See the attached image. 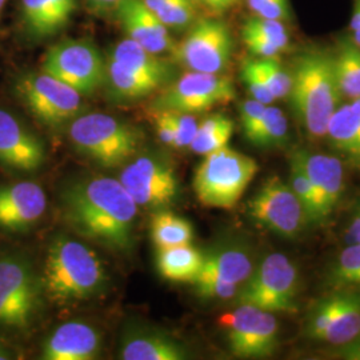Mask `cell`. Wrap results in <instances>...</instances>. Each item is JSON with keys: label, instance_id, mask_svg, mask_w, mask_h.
I'll return each mask as SVG.
<instances>
[{"label": "cell", "instance_id": "6da1fadb", "mask_svg": "<svg viewBox=\"0 0 360 360\" xmlns=\"http://www.w3.org/2000/svg\"><path fill=\"white\" fill-rule=\"evenodd\" d=\"M62 208L67 223L79 235L120 251L134 245L138 205L120 180H77L62 195Z\"/></svg>", "mask_w": 360, "mask_h": 360}, {"label": "cell", "instance_id": "7a4b0ae2", "mask_svg": "<svg viewBox=\"0 0 360 360\" xmlns=\"http://www.w3.org/2000/svg\"><path fill=\"white\" fill-rule=\"evenodd\" d=\"M291 103L303 127L314 138L326 136L342 94L335 77L333 55L321 50L303 52L291 72Z\"/></svg>", "mask_w": 360, "mask_h": 360}, {"label": "cell", "instance_id": "3957f363", "mask_svg": "<svg viewBox=\"0 0 360 360\" xmlns=\"http://www.w3.org/2000/svg\"><path fill=\"white\" fill-rule=\"evenodd\" d=\"M41 282L53 303L68 304L96 295L107 282V274L90 247L59 238L49 250Z\"/></svg>", "mask_w": 360, "mask_h": 360}, {"label": "cell", "instance_id": "277c9868", "mask_svg": "<svg viewBox=\"0 0 360 360\" xmlns=\"http://www.w3.org/2000/svg\"><path fill=\"white\" fill-rule=\"evenodd\" d=\"M259 171L257 160L229 146L205 155L195 171L193 191L203 206L230 210Z\"/></svg>", "mask_w": 360, "mask_h": 360}, {"label": "cell", "instance_id": "5b68a950", "mask_svg": "<svg viewBox=\"0 0 360 360\" xmlns=\"http://www.w3.org/2000/svg\"><path fill=\"white\" fill-rule=\"evenodd\" d=\"M70 138L80 154L102 167H119L138 153L141 134L114 116L86 114L72 120Z\"/></svg>", "mask_w": 360, "mask_h": 360}, {"label": "cell", "instance_id": "8992f818", "mask_svg": "<svg viewBox=\"0 0 360 360\" xmlns=\"http://www.w3.org/2000/svg\"><path fill=\"white\" fill-rule=\"evenodd\" d=\"M13 89L30 114L47 127L63 126L84 108L83 95L43 71L20 75Z\"/></svg>", "mask_w": 360, "mask_h": 360}, {"label": "cell", "instance_id": "52a82bcc", "mask_svg": "<svg viewBox=\"0 0 360 360\" xmlns=\"http://www.w3.org/2000/svg\"><path fill=\"white\" fill-rule=\"evenodd\" d=\"M297 270L295 264L283 254H271L264 257L257 270L238 292L236 302L269 312H290L296 309Z\"/></svg>", "mask_w": 360, "mask_h": 360}, {"label": "cell", "instance_id": "ba28073f", "mask_svg": "<svg viewBox=\"0 0 360 360\" xmlns=\"http://www.w3.org/2000/svg\"><path fill=\"white\" fill-rule=\"evenodd\" d=\"M41 71L80 95H92L107 80V65L102 53L84 40H65L52 46L43 58Z\"/></svg>", "mask_w": 360, "mask_h": 360}, {"label": "cell", "instance_id": "9c48e42d", "mask_svg": "<svg viewBox=\"0 0 360 360\" xmlns=\"http://www.w3.org/2000/svg\"><path fill=\"white\" fill-rule=\"evenodd\" d=\"M235 96L236 91L231 79L220 74L190 71L160 92L153 108L156 111L198 114L219 104L230 103Z\"/></svg>", "mask_w": 360, "mask_h": 360}, {"label": "cell", "instance_id": "30bf717a", "mask_svg": "<svg viewBox=\"0 0 360 360\" xmlns=\"http://www.w3.org/2000/svg\"><path fill=\"white\" fill-rule=\"evenodd\" d=\"M233 40L227 25L219 19L198 20L174 47L175 59L188 71L221 74L230 63Z\"/></svg>", "mask_w": 360, "mask_h": 360}, {"label": "cell", "instance_id": "8fae6325", "mask_svg": "<svg viewBox=\"0 0 360 360\" xmlns=\"http://www.w3.org/2000/svg\"><path fill=\"white\" fill-rule=\"evenodd\" d=\"M229 347L238 358H266L278 347L279 324L272 312L239 304L220 318Z\"/></svg>", "mask_w": 360, "mask_h": 360}, {"label": "cell", "instance_id": "7c38bea8", "mask_svg": "<svg viewBox=\"0 0 360 360\" xmlns=\"http://www.w3.org/2000/svg\"><path fill=\"white\" fill-rule=\"evenodd\" d=\"M250 217L283 238H296L307 223L306 212L295 193L278 176L263 183L248 202Z\"/></svg>", "mask_w": 360, "mask_h": 360}, {"label": "cell", "instance_id": "4fadbf2b", "mask_svg": "<svg viewBox=\"0 0 360 360\" xmlns=\"http://www.w3.org/2000/svg\"><path fill=\"white\" fill-rule=\"evenodd\" d=\"M120 183L129 191L138 207L165 210L179 195V181L166 160L141 156L123 168Z\"/></svg>", "mask_w": 360, "mask_h": 360}, {"label": "cell", "instance_id": "5bb4252c", "mask_svg": "<svg viewBox=\"0 0 360 360\" xmlns=\"http://www.w3.org/2000/svg\"><path fill=\"white\" fill-rule=\"evenodd\" d=\"M39 287L30 263L18 257L0 259V323L22 328L38 306Z\"/></svg>", "mask_w": 360, "mask_h": 360}, {"label": "cell", "instance_id": "9a60e30c", "mask_svg": "<svg viewBox=\"0 0 360 360\" xmlns=\"http://www.w3.org/2000/svg\"><path fill=\"white\" fill-rule=\"evenodd\" d=\"M46 162V150L38 136L8 111L0 110V165L20 171H35Z\"/></svg>", "mask_w": 360, "mask_h": 360}, {"label": "cell", "instance_id": "2e32d148", "mask_svg": "<svg viewBox=\"0 0 360 360\" xmlns=\"http://www.w3.org/2000/svg\"><path fill=\"white\" fill-rule=\"evenodd\" d=\"M47 196L35 181H16L0 186V229L26 231L41 218Z\"/></svg>", "mask_w": 360, "mask_h": 360}, {"label": "cell", "instance_id": "e0dca14e", "mask_svg": "<svg viewBox=\"0 0 360 360\" xmlns=\"http://www.w3.org/2000/svg\"><path fill=\"white\" fill-rule=\"evenodd\" d=\"M115 10L127 38L155 55L174 50L175 43L169 35V30L143 0H120Z\"/></svg>", "mask_w": 360, "mask_h": 360}, {"label": "cell", "instance_id": "ac0fdd59", "mask_svg": "<svg viewBox=\"0 0 360 360\" xmlns=\"http://www.w3.org/2000/svg\"><path fill=\"white\" fill-rule=\"evenodd\" d=\"M292 158H295L311 181L319 199L323 218H328L345 190L342 162L331 155L311 154L306 150L295 151Z\"/></svg>", "mask_w": 360, "mask_h": 360}, {"label": "cell", "instance_id": "d6986e66", "mask_svg": "<svg viewBox=\"0 0 360 360\" xmlns=\"http://www.w3.org/2000/svg\"><path fill=\"white\" fill-rule=\"evenodd\" d=\"M102 349L101 334L87 323L72 321L59 326L41 348L44 360L96 359Z\"/></svg>", "mask_w": 360, "mask_h": 360}, {"label": "cell", "instance_id": "ffe728a7", "mask_svg": "<svg viewBox=\"0 0 360 360\" xmlns=\"http://www.w3.org/2000/svg\"><path fill=\"white\" fill-rule=\"evenodd\" d=\"M77 10V0H20V26L31 40L52 38L70 23Z\"/></svg>", "mask_w": 360, "mask_h": 360}, {"label": "cell", "instance_id": "44dd1931", "mask_svg": "<svg viewBox=\"0 0 360 360\" xmlns=\"http://www.w3.org/2000/svg\"><path fill=\"white\" fill-rule=\"evenodd\" d=\"M120 358L123 360H183L187 358V351L176 339L165 333L134 328L122 340Z\"/></svg>", "mask_w": 360, "mask_h": 360}, {"label": "cell", "instance_id": "7402d4cb", "mask_svg": "<svg viewBox=\"0 0 360 360\" xmlns=\"http://www.w3.org/2000/svg\"><path fill=\"white\" fill-rule=\"evenodd\" d=\"M326 135L339 154L360 167V98L335 110Z\"/></svg>", "mask_w": 360, "mask_h": 360}, {"label": "cell", "instance_id": "603a6c76", "mask_svg": "<svg viewBox=\"0 0 360 360\" xmlns=\"http://www.w3.org/2000/svg\"><path fill=\"white\" fill-rule=\"evenodd\" d=\"M205 255L190 245L158 250L156 267L163 279L175 283H193L203 267Z\"/></svg>", "mask_w": 360, "mask_h": 360}, {"label": "cell", "instance_id": "cb8c5ba5", "mask_svg": "<svg viewBox=\"0 0 360 360\" xmlns=\"http://www.w3.org/2000/svg\"><path fill=\"white\" fill-rule=\"evenodd\" d=\"M254 271L252 260L242 248L227 247L205 255L202 275H211L229 283H245ZM199 274V275H200Z\"/></svg>", "mask_w": 360, "mask_h": 360}, {"label": "cell", "instance_id": "d4e9b609", "mask_svg": "<svg viewBox=\"0 0 360 360\" xmlns=\"http://www.w3.org/2000/svg\"><path fill=\"white\" fill-rule=\"evenodd\" d=\"M110 58L135 72L154 77L162 84H166L172 77L171 65L166 60L158 58V55L153 52L147 51L141 44L129 38L116 44Z\"/></svg>", "mask_w": 360, "mask_h": 360}, {"label": "cell", "instance_id": "484cf974", "mask_svg": "<svg viewBox=\"0 0 360 360\" xmlns=\"http://www.w3.org/2000/svg\"><path fill=\"white\" fill-rule=\"evenodd\" d=\"M360 333V294H336V307L323 340L343 346Z\"/></svg>", "mask_w": 360, "mask_h": 360}, {"label": "cell", "instance_id": "4316f807", "mask_svg": "<svg viewBox=\"0 0 360 360\" xmlns=\"http://www.w3.org/2000/svg\"><path fill=\"white\" fill-rule=\"evenodd\" d=\"M107 79L116 96L129 101L144 98L163 86L154 77L135 72L112 58L107 63Z\"/></svg>", "mask_w": 360, "mask_h": 360}, {"label": "cell", "instance_id": "83f0119b", "mask_svg": "<svg viewBox=\"0 0 360 360\" xmlns=\"http://www.w3.org/2000/svg\"><path fill=\"white\" fill-rule=\"evenodd\" d=\"M151 239L158 250L190 245L193 239V224L187 219L165 210H159L151 219Z\"/></svg>", "mask_w": 360, "mask_h": 360}, {"label": "cell", "instance_id": "f1b7e54d", "mask_svg": "<svg viewBox=\"0 0 360 360\" xmlns=\"http://www.w3.org/2000/svg\"><path fill=\"white\" fill-rule=\"evenodd\" d=\"M335 77L342 96L349 101L360 98V47L352 40L340 43L335 55Z\"/></svg>", "mask_w": 360, "mask_h": 360}, {"label": "cell", "instance_id": "f546056e", "mask_svg": "<svg viewBox=\"0 0 360 360\" xmlns=\"http://www.w3.org/2000/svg\"><path fill=\"white\" fill-rule=\"evenodd\" d=\"M233 134V122L229 116L215 114L199 123L190 148L195 154L207 155L229 146Z\"/></svg>", "mask_w": 360, "mask_h": 360}, {"label": "cell", "instance_id": "4dcf8cb0", "mask_svg": "<svg viewBox=\"0 0 360 360\" xmlns=\"http://www.w3.org/2000/svg\"><path fill=\"white\" fill-rule=\"evenodd\" d=\"M288 135V120L283 111L269 104L257 127L245 138L257 147H276L283 144Z\"/></svg>", "mask_w": 360, "mask_h": 360}, {"label": "cell", "instance_id": "1f68e13d", "mask_svg": "<svg viewBox=\"0 0 360 360\" xmlns=\"http://www.w3.org/2000/svg\"><path fill=\"white\" fill-rule=\"evenodd\" d=\"M168 30H183L195 19L193 0H143Z\"/></svg>", "mask_w": 360, "mask_h": 360}, {"label": "cell", "instance_id": "d6a6232c", "mask_svg": "<svg viewBox=\"0 0 360 360\" xmlns=\"http://www.w3.org/2000/svg\"><path fill=\"white\" fill-rule=\"evenodd\" d=\"M290 187L295 193L299 202L306 212L307 221L311 223H319L323 221L322 208L319 205V199L315 193V190L311 184L306 172L303 171L302 166L296 162L295 158H291L290 165Z\"/></svg>", "mask_w": 360, "mask_h": 360}, {"label": "cell", "instance_id": "836d02e7", "mask_svg": "<svg viewBox=\"0 0 360 360\" xmlns=\"http://www.w3.org/2000/svg\"><path fill=\"white\" fill-rule=\"evenodd\" d=\"M330 283L336 287H360V243L348 245L335 260Z\"/></svg>", "mask_w": 360, "mask_h": 360}, {"label": "cell", "instance_id": "e575fe53", "mask_svg": "<svg viewBox=\"0 0 360 360\" xmlns=\"http://www.w3.org/2000/svg\"><path fill=\"white\" fill-rule=\"evenodd\" d=\"M254 62L275 101L287 98L291 91L292 77L284 70L278 58H259L254 59Z\"/></svg>", "mask_w": 360, "mask_h": 360}, {"label": "cell", "instance_id": "d590c367", "mask_svg": "<svg viewBox=\"0 0 360 360\" xmlns=\"http://www.w3.org/2000/svg\"><path fill=\"white\" fill-rule=\"evenodd\" d=\"M242 32L245 34H254L257 37L267 39L276 44L282 51L288 49L290 46V35L287 28L284 27L283 22L267 19L254 15L245 20V26L242 28Z\"/></svg>", "mask_w": 360, "mask_h": 360}, {"label": "cell", "instance_id": "8d00e7d4", "mask_svg": "<svg viewBox=\"0 0 360 360\" xmlns=\"http://www.w3.org/2000/svg\"><path fill=\"white\" fill-rule=\"evenodd\" d=\"M336 294L322 299L312 309L307 322V334L315 339H322L334 316Z\"/></svg>", "mask_w": 360, "mask_h": 360}, {"label": "cell", "instance_id": "74e56055", "mask_svg": "<svg viewBox=\"0 0 360 360\" xmlns=\"http://www.w3.org/2000/svg\"><path fill=\"white\" fill-rule=\"evenodd\" d=\"M171 122V126L175 135V148L190 147L198 131V120L193 114L178 112V111H165Z\"/></svg>", "mask_w": 360, "mask_h": 360}, {"label": "cell", "instance_id": "f35d334b", "mask_svg": "<svg viewBox=\"0 0 360 360\" xmlns=\"http://www.w3.org/2000/svg\"><path fill=\"white\" fill-rule=\"evenodd\" d=\"M242 79L245 82L247 90L251 94L252 99H255L260 103L267 104V105L275 101L274 95L271 94L270 89L267 87V84L264 82V79L260 75L254 59L245 60L243 65H242Z\"/></svg>", "mask_w": 360, "mask_h": 360}, {"label": "cell", "instance_id": "ab89813d", "mask_svg": "<svg viewBox=\"0 0 360 360\" xmlns=\"http://www.w3.org/2000/svg\"><path fill=\"white\" fill-rule=\"evenodd\" d=\"M193 284L199 295L210 297V299H231L239 292V285L224 282L211 275L200 274L193 281Z\"/></svg>", "mask_w": 360, "mask_h": 360}, {"label": "cell", "instance_id": "60d3db41", "mask_svg": "<svg viewBox=\"0 0 360 360\" xmlns=\"http://www.w3.org/2000/svg\"><path fill=\"white\" fill-rule=\"evenodd\" d=\"M252 13L279 22H285L291 16L290 0H247Z\"/></svg>", "mask_w": 360, "mask_h": 360}, {"label": "cell", "instance_id": "b9f144b4", "mask_svg": "<svg viewBox=\"0 0 360 360\" xmlns=\"http://www.w3.org/2000/svg\"><path fill=\"white\" fill-rule=\"evenodd\" d=\"M266 107L267 104L260 103L255 99H250L240 104L239 112H240V122H242L245 136L250 135L251 131L257 127V123L260 122L262 116L266 111Z\"/></svg>", "mask_w": 360, "mask_h": 360}, {"label": "cell", "instance_id": "7bdbcfd3", "mask_svg": "<svg viewBox=\"0 0 360 360\" xmlns=\"http://www.w3.org/2000/svg\"><path fill=\"white\" fill-rule=\"evenodd\" d=\"M247 49L257 58H278L282 50L270 40L257 37L254 34L242 32Z\"/></svg>", "mask_w": 360, "mask_h": 360}, {"label": "cell", "instance_id": "ee69618b", "mask_svg": "<svg viewBox=\"0 0 360 360\" xmlns=\"http://www.w3.org/2000/svg\"><path fill=\"white\" fill-rule=\"evenodd\" d=\"M156 129H158V135L159 139L165 144L175 147V135H174V129L171 126V122L168 119L167 114L165 111H158L156 115Z\"/></svg>", "mask_w": 360, "mask_h": 360}, {"label": "cell", "instance_id": "f6af8a7d", "mask_svg": "<svg viewBox=\"0 0 360 360\" xmlns=\"http://www.w3.org/2000/svg\"><path fill=\"white\" fill-rule=\"evenodd\" d=\"M339 355L345 359L360 360V333L352 340L340 346Z\"/></svg>", "mask_w": 360, "mask_h": 360}, {"label": "cell", "instance_id": "bcb514c9", "mask_svg": "<svg viewBox=\"0 0 360 360\" xmlns=\"http://www.w3.org/2000/svg\"><path fill=\"white\" fill-rule=\"evenodd\" d=\"M346 240H347L348 245L360 243V207L358 208V211L355 212L349 226H348Z\"/></svg>", "mask_w": 360, "mask_h": 360}, {"label": "cell", "instance_id": "7dc6e473", "mask_svg": "<svg viewBox=\"0 0 360 360\" xmlns=\"http://www.w3.org/2000/svg\"><path fill=\"white\" fill-rule=\"evenodd\" d=\"M198 1L215 13H224L232 8L239 0H198Z\"/></svg>", "mask_w": 360, "mask_h": 360}, {"label": "cell", "instance_id": "c3c4849f", "mask_svg": "<svg viewBox=\"0 0 360 360\" xmlns=\"http://www.w3.org/2000/svg\"><path fill=\"white\" fill-rule=\"evenodd\" d=\"M351 32H352V38L351 40L360 47V0H355V6H354V13L351 18Z\"/></svg>", "mask_w": 360, "mask_h": 360}, {"label": "cell", "instance_id": "681fc988", "mask_svg": "<svg viewBox=\"0 0 360 360\" xmlns=\"http://www.w3.org/2000/svg\"><path fill=\"white\" fill-rule=\"evenodd\" d=\"M90 3L91 7L96 11H107V10H111L114 8L115 10L116 6L119 4L120 0H87Z\"/></svg>", "mask_w": 360, "mask_h": 360}, {"label": "cell", "instance_id": "f907efd6", "mask_svg": "<svg viewBox=\"0 0 360 360\" xmlns=\"http://www.w3.org/2000/svg\"><path fill=\"white\" fill-rule=\"evenodd\" d=\"M13 358V352L3 342H0V360H10Z\"/></svg>", "mask_w": 360, "mask_h": 360}, {"label": "cell", "instance_id": "816d5d0a", "mask_svg": "<svg viewBox=\"0 0 360 360\" xmlns=\"http://www.w3.org/2000/svg\"><path fill=\"white\" fill-rule=\"evenodd\" d=\"M6 3H7V0H0V11H1L3 7L6 6Z\"/></svg>", "mask_w": 360, "mask_h": 360}]
</instances>
